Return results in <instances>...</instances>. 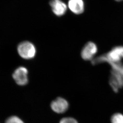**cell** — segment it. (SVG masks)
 Listing matches in <instances>:
<instances>
[{
	"label": "cell",
	"mask_w": 123,
	"mask_h": 123,
	"mask_svg": "<svg viewBox=\"0 0 123 123\" xmlns=\"http://www.w3.org/2000/svg\"><path fill=\"white\" fill-rule=\"evenodd\" d=\"M68 6L71 12L77 14H81L84 10V3L82 0H69Z\"/></svg>",
	"instance_id": "cell-6"
},
{
	"label": "cell",
	"mask_w": 123,
	"mask_h": 123,
	"mask_svg": "<svg viewBox=\"0 0 123 123\" xmlns=\"http://www.w3.org/2000/svg\"></svg>",
	"instance_id": "cell-12"
},
{
	"label": "cell",
	"mask_w": 123,
	"mask_h": 123,
	"mask_svg": "<svg viewBox=\"0 0 123 123\" xmlns=\"http://www.w3.org/2000/svg\"><path fill=\"white\" fill-rule=\"evenodd\" d=\"M49 4L53 12L57 16H62L66 13L67 6L61 0H52Z\"/></svg>",
	"instance_id": "cell-5"
},
{
	"label": "cell",
	"mask_w": 123,
	"mask_h": 123,
	"mask_svg": "<svg viewBox=\"0 0 123 123\" xmlns=\"http://www.w3.org/2000/svg\"><path fill=\"white\" fill-rule=\"evenodd\" d=\"M111 122L112 123H123V115L118 113L114 114L111 117Z\"/></svg>",
	"instance_id": "cell-8"
},
{
	"label": "cell",
	"mask_w": 123,
	"mask_h": 123,
	"mask_svg": "<svg viewBox=\"0 0 123 123\" xmlns=\"http://www.w3.org/2000/svg\"><path fill=\"white\" fill-rule=\"evenodd\" d=\"M116 0L117 1H122V0Z\"/></svg>",
	"instance_id": "cell-11"
},
{
	"label": "cell",
	"mask_w": 123,
	"mask_h": 123,
	"mask_svg": "<svg viewBox=\"0 0 123 123\" xmlns=\"http://www.w3.org/2000/svg\"><path fill=\"white\" fill-rule=\"evenodd\" d=\"M5 123H24L23 121L18 117L11 116L6 120Z\"/></svg>",
	"instance_id": "cell-9"
},
{
	"label": "cell",
	"mask_w": 123,
	"mask_h": 123,
	"mask_svg": "<svg viewBox=\"0 0 123 123\" xmlns=\"http://www.w3.org/2000/svg\"><path fill=\"white\" fill-rule=\"evenodd\" d=\"M17 51L22 58L30 59L35 57L36 49L35 45L32 43L28 41H24L18 45Z\"/></svg>",
	"instance_id": "cell-1"
},
{
	"label": "cell",
	"mask_w": 123,
	"mask_h": 123,
	"mask_svg": "<svg viewBox=\"0 0 123 123\" xmlns=\"http://www.w3.org/2000/svg\"><path fill=\"white\" fill-rule=\"evenodd\" d=\"M51 107L52 110L55 112L62 114L68 110V103L65 99L62 98H58L51 102Z\"/></svg>",
	"instance_id": "cell-4"
},
{
	"label": "cell",
	"mask_w": 123,
	"mask_h": 123,
	"mask_svg": "<svg viewBox=\"0 0 123 123\" xmlns=\"http://www.w3.org/2000/svg\"><path fill=\"white\" fill-rule=\"evenodd\" d=\"M111 86L115 90L123 86V74L113 70L110 79Z\"/></svg>",
	"instance_id": "cell-7"
},
{
	"label": "cell",
	"mask_w": 123,
	"mask_h": 123,
	"mask_svg": "<svg viewBox=\"0 0 123 123\" xmlns=\"http://www.w3.org/2000/svg\"><path fill=\"white\" fill-rule=\"evenodd\" d=\"M97 51V47L95 43L88 42L85 45L81 51V57L85 60L92 59Z\"/></svg>",
	"instance_id": "cell-3"
},
{
	"label": "cell",
	"mask_w": 123,
	"mask_h": 123,
	"mask_svg": "<svg viewBox=\"0 0 123 123\" xmlns=\"http://www.w3.org/2000/svg\"><path fill=\"white\" fill-rule=\"evenodd\" d=\"M28 71L24 67H19L15 70L12 77L16 83L20 86H24L28 83Z\"/></svg>",
	"instance_id": "cell-2"
},
{
	"label": "cell",
	"mask_w": 123,
	"mask_h": 123,
	"mask_svg": "<svg viewBox=\"0 0 123 123\" xmlns=\"http://www.w3.org/2000/svg\"><path fill=\"white\" fill-rule=\"evenodd\" d=\"M59 123H78L77 120L72 117H65L61 120Z\"/></svg>",
	"instance_id": "cell-10"
}]
</instances>
